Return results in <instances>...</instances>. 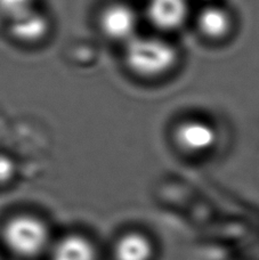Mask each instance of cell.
<instances>
[{
  "instance_id": "10",
  "label": "cell",
  "mask_w": 259,
  "mask_h": 260,
  "mask_svg": "<svg viewBox=\"0 0 259 260\" xmlns=\"http://www.w3.org/2000/svg\"><path fill=\"white\" fill-rule=\"evenodd\" d=\"M37 0H0V12L9 20H14L36 8Z\"/></svg>"
},
{
  "instance_id": "1",
  "label": "cell",
  "mask_w": 259,
  "mask_h": 260,
  "mask_svg": "<svg viewBox=\"0 0 259 260\" xmlns=\"http://www.w3.org/2000/svg\"><path fill=\"white\" fill-rule=\"evenodd\" d=\"M174 46L158 37L136 36L124 48L127 68L138 77L154 79L169 73L177 63Z\"/></svg>"
},
{
  "instance_id": "8",
  "label": "cell",
  "mask_w": 259,
  "mask_h": 260,
  "mask_svg": "<svg viewBox=\"0 0 259 260\" xmlns=\"http://www.w3.org/2000/svg\"><path fill=\"white\" fill-rule=\"evenodd\" d=\"M49 22L43 13L32 9L11 21L13 38L23 44H36L48 34Z\"/></svg>"
},
{
  "instance_id": "5",
  "label": "cell",
  "mask_w": 259,
  "mask_h": 260,
  "mask_svg": "<svg viewBox=\"0 0 259 260\" xmlns=\"http://www.w3.org/2000/svg\"><path fill=\"white\" fill-rule=\"evenodd\" d=\"M147 18L158 30L172 32L182 27L188 16L187 0H149Z\"/></svg>"
},
{
  "instance_id": "12",
  "label": "cell",
  "mask_w": 259,
  "mask_h": 260,
  "mask_svg": "<svg viewBox=\"0 0 259 260\" xmlns=\"http://www.w3.org/2000/svg\"><path fill=\"white\" fill-rule=\"evenodd\" d=\"M198 2H201V3H205V4H211L214 0H198Z\"/></svg>"
},
{
  "instance_id": "2",
  "label": "cell",
  "mask_w": 259,
  "mask_h": 260,
  "mask_svg": "<svg viewBox=\"0 0 259 260\" xmlns=\"http://www.w3.org/2000/svg\"><path fill=\"white\" fill-rule=\"evenodd\" d=\"M3 240L9 251L18 257L38 256L48 247L49 230L44 220L32 215H18L4 226Z\"/></svg>"
},
{
  "instance_id": "7",
  "label": "cell",
  "mask_w": 259,
  "mask_h": 260,
  "mask_svg": "<svg viewBox=\"0 0 259 260\" xmlns=\"http://www.w3.org/2000/svg\"><path fill=\"white\" fill-rule=\"evenodd\" d=\"M50 260H99V251L87 236L68 234L53 245Z\"/></svg>"
},
{
  "instance_id": "11",
  "label": "cell",
  "mask_w": 259,
  "mask_h": 260,
  "mask_svg": "<svg viewBox=\"0 0 259 260\" xmlns=\"http://www.w3.org/2000/svg\"><path fill=\"white\" fill-rule=\"evenodd\" d=\"M15 173V167L12 159L8 156L0 155V185L8 183Z\"/></svg>"
},
{
  "instance_id": "3",
  "label": "cell",
  "mask_w": 259,
  "mask_h": 260,
  "mask_svg": "<svg viewBox=\"0 0 259 260\" xmlns=\"http://www.w3.org/2000/svg\"><path fill=\"white\" fill-rule=\"evenodd\" d=\"M99 24L106 38L113 41L127 44L137 36V15L126 4L118 3L105 7L100 15Z\"/></svg>"
},
{
  "instance_id": "9",
  "label": "cell",
  "mask_w": 259,
  "mask_h": 260,
  "mask_svg": "<svg viewBox=\"0 0 259 260\" xmlns=\"http://www.w3.org/2000/svg\"><path fill=\"white\" fill-rule=\"evenodd\" d=\"M198 26L206 38L220 40L230 34L232 27V18L224 8L208 4L199 14Z\"/></svg>"
},
{
  "instance_id": "4",
  "label": "cell",
  "mask_w": 259,
  "mask_h": 260,
  "mask_svg": "<svg viewBox=\"0 0 259 260\" xmlns=\"http://www.w3.org/2000/svg\"><path fill=\"white\" fill-rule=\"evenodd\" d=\"M175 141L178 147L189 154H203L216 145V129L203 120H186L175 130Z\"/></svg>"
},
{
  "instance_id": "6",
  "label": "cell",
  "mask_w": 259,
  "mask_h": 260,
  "mask_svg": "<svg viewBox=\"0 0 259 260\" xmlns=\"http://www.w3.org/2000/svg\"><path fill=\"white\" fill-rule=\"evenodd\" d=\"M112 253L114 260H154L155 244L144 232L131 230L115 240Z\"/></svg>"
}]
</instances>
